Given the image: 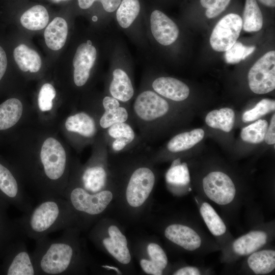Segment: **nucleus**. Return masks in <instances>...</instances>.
Instances as JSON below:
<instances>
[{
    "mask_svg": "<svg viewBox=\"0 0 275 275\" xmlns=\"http://www.w3.org/2000/svg\"><path fill=\"white\" fill-rule=\"evenodd\" d=\"M147 88L164 98L177 102L186 100L190 93L186 84L169 76H159L153 79Z\"/></svg>",
    "mask_w": 275,
    "mask_h": 275,
    "instance_id": "obj_15",
    "label": "nucleus"
},
{
    "mask_svg": "<svg viewBox=\"0 0 275 275\" xmlns=\"http://www.w3.org/2000/svg\"><path fill=\"white\" fill-rule=\"evenodd\" d=\"M265 142L268 145L275 143V115L273 114L268 126L265 138Z\"/></svg>",
    "mask_w": 275,
    "mask_h": 275,
    "instance_id": "obj_43",
    "label": "nucleus"
},
{
    "mask_svg": "<svg viewBox=\"0 0 275 275\" xmlns=\"http://www.w3.org/2000/svg\"><path fill=\"white\" fill-rule=\"evenodd\" d=\"M249 267L256 274H265L275 268V252L265 250L255 252L248 259Z\"/></svg>",
    "mask_w": 275,
    "mask_h": 275,
    "instance_id": "obj_25",
    "label": "nucleus"
},
{
    "mask_svg": "<svg viewBox=\"0 0 275 275\" xmlns=\"http://www.w3.org/2000/svg\"><path fill=\"white\" fill-rule=\"evenodd\" d=\"M191 189L190 188H189V191H191Z\"/></svg>",
    "mask_w": 275,
    "mask_h": 275,
    "instance_id": "obj_50",
    "label": "nucleus"
},
{
    "mask_svg": "<svg viewBox=\"0 0 275 275\" xmlns=\"http://www.w3.org/2000/svg\"><path fill=\"white\" fill-rule=\"evenodd\" d=\"M68 35V24L63 18L57 17L46 28L44 36L47 46L58 50L65 45Z\"/></svg>",
    "mask_w": 275,
    "mask_h": 275,
    "instance_id": "obj_21",
    "label": "nucleus"
},
{
    "mask_svg": "<svg viewBox=\"0 0 275 275\" xmlns=\"http://www.w3.org/2000/svg\"><path fill=\"white\" fill-rule=\"evenodd\" d=\"M97 1L102 4L105 11L111 13L118 8L121 0H78V5L82 9L89 8L94 2Z\"/></svg>",
    "mask_w": 275,
    "mask_h": 275,
    "instance_id": "obj_40",
    "label": "nucleus"
},
{
    "mask_svg": "<svg viewBox=\"0 0 275 275\" xmlns=\"http://www.w3.org/2000/svg\"><path fill=\"white\" fill-rule=\"evenodd\" d=\"M16 169L0 155V200L8 206H13L23 213L33 207L32 200Z\"/></svg>",
    "mask_w": 275,
    "mask_h": 275,
    "instance_id": "obj_6",
    "label": "nucleus"
},
{
    "mask_svg": "<svg viewBox=\"0 0 275 275\" xmlns=\"http://www.w3.org/2000/svg\"><path fill=\"white\" fill-rule=\"evenodd\" d=\"M141 9L139 0H122L116 12V19L121 27L129 28L138 16Z\"/></svg>",
    "mask_w": 275,
    "mask_h": 275,
    "instance_id": "obj_30",
    "label": "nucleus"
},
{
    "mask_svg": "<svg viewBox=\"0 0 275 275\" xmlns=\"http://www.w3.org/2000/svg\"><path fill=\"white\" fill-rule=\"evenodd\" d=\"M275 109V101L270 99H263L260 100L251 109L245 111L242 115V120L247 123L255 121L261 117L272 112Z\"/></svg>",
    "mask_w": 275,
    "mask_h": 275,
    "instance_id": "obj_34",
    "label": "nucleus"
},
{
    "mask_svg": "<svg viewBox=\"0 0 275 275\" xmlns=\"http://www.w3.org/2000/svg\"><path fill=\"white\" fill-rule=\"evenodd\" d=\"M22 144L14 141L15 150L8 159L38 200L63 197L72 163L67 146L49 131L33 132Z\"/></svg>",
    "mask_w": 275,
    "mask_h": 275,
    "instance_id": "obj_1",
    "label": "nucleus"
},
{
    "mask_svg": "<svg viewBox=\"0 0 275 275\" xmlns=\"http://www.w3.org/2000/svg\"><path fill=\"white\" fill-rule=\"evenodd\" d=\"M204 136V131L201 128L178 133L168 142L162 151L171 154L185 151L199 143Z\"/></svg>",
    "mask_w": 275,
    "mask_h": 275,
    "instance_id": "obj_20",
    "label": "nucleus"
},
{
    "mask_svg": "<svg viewBox=\"0 0 275 275\" xmlns=\"http://www.w3.org/2000/svg\"><path fill=\"white\" fill-rule=\"evenodd\" d=\"M108 232L109 238L113 242L122 246L127 245V241L125 236L117 226H111L108 229Z\"/></svg>",
    "mask_w": 275,
    "mask_h": 275,
    "instance_id": "obj_41",
    "label": "nucleus"
},
{
    "mask_svg": "<svg viewBox=\"0 0 275 275\" xmlns=\"http://www.w3.org/2000/svg\"><path fill=\"white\" fill-rule=\"evenodd\" d=\"M91 146L92 154L88 162L81 167L72 161L71 167L82 186L88 191L97 192L105 185L107 177L106 164L108 153L102 132Z\"/></svg>",
    "mask_w": 275,
    "mask_h": 275,
    "instance_id": "obj_5",
    "label": "nucleus"
},
{
    "mask_svg": "<svg viewBox=\"0 0 275 275\" xmlns=\"http://www.w3.org/2000/svg\"><path fill=\"white\" fill-rule=\"evenodd\" d=\"M102 243L106 250L120 263L127 264L131 260V256L127 246L115 243L110 238H105Z\"/></svg>",
    "mask_w": 275,
    "mask_h": 275,
    "instance_id": "obj_36",
    "label": "nucleus"
},
{
    "mask_svg": "<svg viewBox=\"0 0 275 275\" xmlns=\"http://www.w3.org/2000/svg\"><path fill=\"white\" fill-rule=\"evenodd\" d=\"M107 95L120 102L131 105L133 99L134 88L129 75L120 68L115 69L112 72L107 85Z\"/></svg>",
    "mask_w": 275,
    "mask_h": 275,
    "instance_id": "obj_17",
    "label": "nucleus"
},
{
    "mask_svg": "<svg viewBox=\"0 0 275 275\" xmlns=\"http://www.w3.org/2000/svg\"><path fill=\"white\" fill-rule=\"evenodd\" d=\"M109 155H116L133 150L144 143L134 126L128 122L115 124L102 132Z\"/></svg>",
    "mask_w": 275,
    "mask_h": 275,
    "instance_id": "obj_10",
    "label": "nucleus"
},
{
    "mask_svg": "<svg viewBox=\"0 0 275 275\" xmlns=\"http://www.w3.org/2000/svg\"><path fill=\"white\" fill-rule=\"evenodd\" d=\"M22 101L12 97L0 104V138L13 132L22 120L24 113Z\"/></svg>",
    "mask_w": 275,
    "mask_h": 275,
    "instance_id": "obj_18",
    "label": "nucleus"
},
{
    "mask_svg": "<svg viewBox=\"0 0 275 275\" xmlns=\"http://www.w3.org/2000/svg\"><path fill=\"white\" fill-rule=\"evenodd\" d=\"M113 197L112 193L108 190L90 193L81 185L77 175L71 167L63 198L68 202L76 213H82L87 216L99 215L106 209Z\"/></svg>",
    "mask_w": 275,
    "mask_h": 275,
    "instance_id": "obj_4",
    "label": "nucleus"
},
{
    "mask_svg": "<svg viewBox=\"0 0 275 275\" xmlns=\"http://www.w3.org/2000/svg\"><path fill=\"white\" fill-rule=\"evenodd\" d=\"M147 252L151 261L163 271L168 264L167 256L163 249L155 243H150L147 246Z\"/></svg>",
    "mask_w": 275,
    "mask_h": 275,
    "instance_id": "obj_38",
    "label": "nucleus"
},
{
    "mask_svg": "<svg viewBox=\"0 0 275 275\" xmlns=\"http://www.w3.org/2000/svg\"><path fill=\"white\" fill-rule=\"evenodd\" d=\"M48 21L49 15L46 9L39 5L34 6L25 11L20 17L22 25L31 31L44 29Z\"/></svg>",
    "mask_w": 275,
    "mask_h": 275,
    "instance_id": "obj_26",
    "label": "nucleus"
},
{
    "mask_svg": "<svg viewBox=\"0 0 275 275\" xmlns=\"http://www.w3.org/2000/svg\"><path fill=\"white\" fill-rule=\"evenodd\" d=\"M259 1L267 7H274L275 6V0H259Z\"/></svg>",
    "mask_w": 275,
    "mask_h": 275,
    "instance_id": "obj_47",
    "label": "nucleus"
},
{
    "mask_svg": "<svg viewBox=\"0 0 275 275\" xmlns=\"http://www.w3.org/2000/svg\"><path fill=\"white\" fill-rule=\"evenodd\" d=\"M169 183L177 185H186L190 182V176L186 163L171 166L166 175Z\"/></svg>",
    "mask_w": 275,
    "mask_h": 275,
    "instance_id": "obj_35",
    "label": "nucleus"
},
{
    "mask_svg": "<svg viewBox=\"0 0 275 275\" xmlns=\"http://www.w3.org/2000/svg\"><path fill=\"white\" fill-rule=\"evenodd\" d=\"M56 96V91L53 85L49 83L43 84L38 95L39 111L43 114L49 113L53 108V100Z\"/></svg>",
    "mask_w": 275,
    "mask_h": 275,
    "instance_id": "obj_33",
    "label": "nucleus"
},
{
    "mask_svg": "<svg viewBox=\"0 0 275 275\" xmlns=\"http://www.w3.org/2000/svg\"><path fill=\"white\" fill-rule=\"evenodd\" d=\"M231 0H200L202 6L206 9V16L213 18L224 11Z\"/></svg>",
    "mask_w": 275,
    "mask_h": 275,
    "instance_id": "obj_37",
    "label": "nucleus"
},
{
    "mask_svg": "<svg viewBox=\"0 0 275 275\" xmlns=\"http://www.w3.org/2000/svg\"><path fill=\"white\" fill-rule=\"evenodd\" d=\"M96 58L97 50L91 41L78 46L72 61L73 81L76 87L84 88L88 84Z\"/></svg>",
    "mask_w": 275,
    "mask_h": 275,
    "instance_id": "obj_14",
    "label": "nucleus"
},
{
    "mask_svg": "<svg viewBox=\"0 0 275 275\" xmlns=\"http://www.w3.org/2000/svg\"><path fill=\"white\" fill-rule=\"evenodd\" d=\"M14 60L23 72L36 73L42 66V60L38 52L24 44L17 46L13 51Z\"/></svg>",
    "mask_w": 275,
    "mask_h": 275,
    "instance_id": "obj_23",
    "label": "nucleus"
},
{
    "mask_svg": "<svg viewBox=\"0 0 275 275\" xmlns=\"http://www.w3.org/2000/svg\"><path fill=\"white\" fill-rule=\"evenodd\" d=\"M64 133L70 144L77 152L92 145L101 132L96 118L87 111H74L65 120Z\"/></svg>",
    "mask_w": 275,
    "mask_h": 275,
    "instance_id": "obj_7",
    "label": "nucleus"
},
{
    "mask_svg": "<svg viewBox=\"0 0 275 275\" xmlns=\"http://www.w3.org/2000/svg\"><path fill=\"white\" fill-rule=\"evenodd\" d=\"M164 235L169 240L186 250H195L201 244V239L197 232L184 225H170L166 229Z\"/></svg>",
    "mask_w": 275,
    "mask_h": 275,
    "instance_id": "obj_19",
    "label": "nucleus"
},
{
    "mask_svg": "<svg viewBox=\"0 0 275 275\" xmlns=\"http://www.w3.org/2000/svg\"><path fill=\"white\" fill-rule=\"evenodd\" d=\"M251 91L264 94L275 88V51H270L261 57L251 67L248 75Z\"/></svg>",
    "mask_w": 275,
    "mask_h": 275,
    "instance_id": "obj_11",
    "label": "nucleus"
},
{
    "mask_svg": "<svg viewBox=\"0 0 275 275\" xmlns=\"http://www.w3.org/2000/svg\"><path fill=\"white\" fill-rule=\"evenodd\" d=\"M150 22L152 35L161 45H170L177 39L179 30L177 24L162 12L154 10L151 14Z\"/></svg>",
    "mask_w": 275,
    "mask_h": 275,
    "instance_id": "obj_16",
    "label": "nucleus"
},
{
    "mask_svg": "<svg viewBox=\"0 0 275 275\" xmlns=\"http://www.w3.org/2000/svg\"><path fill=\"white\" fill-rule=\"evenodd\" d=\"M21 233L35 241L59 230L73 227L77 213L63 197H51L39 201L28 212L14 219Z\"/></svg>",
    "mask_w": 275,
    "mask_h": 275,
    "instance_id": "obj_3",
    "label": "nucleus"
},
{
    "mask_svg": "<svg viewBox=\"0 0 275 275\" xmlns=\"http://www.w3.org/2000/svg\"><path fill=\"white\" fill-rule=\"evenodd\" d=\"M203 187L206 196L219 205H227L234 199L235 185L227 174L222 172L209 173L203 179Z\"/></svg>",
    "mask_w": 275,
    "mask_h": 275,
    "instance_id": "obj_13",
    "label": "nucleus"
},
{
    "mask_svg": "<svg viewBox=\"0 0 275 275\" xmlns=\"http://www.w3.org/2000/svg\"><path fill=\"white\" fill-rule=\"evenodd\" d=\"M102 267H103V268H105L106 269H114L115 271H116L118 273H120V271H119L118 268H117L116 267H112V266H108V265H102Z\"/></svg>",
    "mask_w": 275,
    "mask_h": 275,
    "instance_id": "obj_48",
    "label": "nucleus"
},
{
    "mask_svg": "<svg viewBox=\"0 0 275 275\" xmlns=\"http://www.w3.org/2000/svg\"><path fill=\"white\" fill-rule=\"evenodd\" d=\"M267 237L265 232L251 231L234 241L232 244L233 251L239 255L251 254L266 243Z\"/></svg>",
    "mask_w": 275,
    "mask_h": 275,
    "instance_id": "obj_22",
    "label": "nucleus"
},
{
    "mask_svg": "<svg viewBox=\"0 0 275 275\" xmlns=\"http://www.w3.org/2000/svg\"><path fill=\"white\" fill-rule=\"evenodd\" d=\"M234 121L235 113L228 107L213 110L208 113L205 118V122L208 126L226 132L232 129Z\"/></svg>",
    "mask_w": 275,
    "mask_h": 275,
    "instance_id": "obj_28",
    "label": "nucleus"
},
{
    "mask_svg": "<svg viewBox=\"0 0 275 275\" xmlns=\"http://www.w3.org/2000/svg\"><path fill=\"white\" fill-rule=\"evenodd\" d=\"M24 237L13 240L4 249L0 257V274L37 275Z\"/></svg>",
    "mask_w": 275,
    "mask_h": 275,
    "instance_id": "obj_8",
    "label": "nucleus"
},
{
    "mask_svg": "<svg viewBox=\"0 0 275 275\" xmlns=\"http://www.w3.org/2000/svg\"><path fill=\"white\" fill-rule=\"evenodd\" d=\"M255 49L254 46H244V53L243 56V60H244L246 57L252 53Z\"/></svg>",
    "mask_w": 275,
    "mask_h": 275,
    "instance_id": "obj_46",
    "label": "nucleus"
},
{
    "mask_svg": "<svg viewBox=\"0 0 275 275\" xmlns=\"http://www.w3.org/2000/svg\"><path fill=\"white\" fill-rule=\"evenodd\" d=\"M8 207L9 206L0 200V257L9 242L18 237L24 236L14 219H11L8 216Z\"/></svg>",
    "mask_w": 275,
    "mask_h": 275,
    "instance_id": "obj_24",
    "label": "nucleus"
},
{
    "mask_svg": "<svg viewBox=\"0 0 275 275\" xmlns=\"http://www.w3.org/2000/svg\"><path fill=\"white\" fill-rule=\"evenodd\" d=\"M76 232L70 227L56 239L47 235L35 241L31 254L37 275H65L76 271L79 262Z\"/></svg>",
    "mask_w": 275,
    "mask_h": 275,
    "instance_id": "obj_2",
    "label": "nucleus"
},
{
    "mask_svg": "<svg viewBox=\"0 0 275 275\" xmlns=\"http://www.w3.org/2000/svg\"><path fill=\"white\" fill-rule=\"evenodd\" d=\"M173 274L175 275H199L200 271L197 267L187 266L179 269Z\"/></svg>",
    "mask_w": 275,
    "mask_h": 275,
    "instance_id": "obj_44",
    "label": "nucleus"
},
{
    "mask_svg": "<svg viewBox=\"0 0 275 275\" xmlns=\"http://www.w3.org/2000/svg\"><path fill=\"white\" fill-rule=\"evenodd\" d=\"M140 265L143 270L147 273L153 275H161L162 270L159 269L151 260L142 259Z\"/></svg>",
    "mask_w": 275,
    "mask_h": 275,
    "instance_id": "obj_42",
    "label": "nucleus"
},
{
    "mask_svg": "<svg viewBox=\"0 0 275 275\" xmlns=\"http://www.w3.org/2000/svg\"><path fill=\"white\" fill-rule=\"evenodd\" d=\"M200 213L210 232L214 236H221L226 231V227L213 208L208 203H203Z\"/></svg>",
    "mask_w": 275,
    "mask_h": 275,
    "instance_id": "obj_31",
    "label": "nucleus"
},
{
    "mask_svg": "<svg viewBox=\"0 0 275 275\" xmlns=\"http://www.w3.org/2000/svg\"><path fill=\"white\" fill-rule=\"evenodd\" d=\"M268 126L266 120L259 119L242 128L241 138L243 141L251 144L262 143L264 140Z\"/></svg>",
    "mask_w": 275,
    "mask_h": 275,
    "instance_id": "obj_32",
    "label": "nucleus"
},
{
    "mask_svg": "<svg viewBox=\"0 0 275 275\" xmlns=\"http://www.w3.org/2000/svg\"><path fill=\"white\" fill-rule=\"evenodd\" d=\"M244 45L236 42L233 45L225 51V58L229 64H237L243 60Z\"/></svg>",
    "mask_w": 275,
    "mask_h": 275,
    "instance_id": "obj_39",
    "label": "nucleus"
},
{
    "mask_svg": "<svg viewBox=\"0 0 275 275\" xmlns=\"http://www.w3.org/2000/svg\"><path fill=\"white\" fill-rule=\"evenodd\" d=\"M242 27V18L235 13L223 17L213 29L210 44L214 50L226 51L236 42Z\"/></svg>",
    "mask_w": 275,
    "mask_h": 275,
    "instance_id": "obj_12",
    "label": "nucleus"
},
{
    "mask_svg": "<svg viewBox=\"0 0 275 275\" xmlns=\"http://www.w3.org/2000/svg\"><path fill=\"white\" fill-rule=\"evenodd\" d=\"M7 67V59L6 52L0 46V81L4 76Z\"/></svg>",
    "mask_w": 275,
    "mask_h": 275,
    "instance_id": "obj_45",
    "label": "nucleus"
},
{
    "mask_svg": "<svg viewBox=\"0 0 275 275\" xmlns=\"http://www.w3.org/2000/svg\"><path fill=\"white\" fill-rule=\"evenodd\" d=\"M52 1H53L54 2H59V1H62V0H52Z\"/></svg>",
    "mask_w": 275,
    "mask_h": 275,
    "instance_id": "obj_49",
    "label": "nucleus"
},
{
    "mask_svg": "<svg viewBox=\"0 0 275 275\" xmlns=\"http://www.w3.org/2000/svg\"><path fill=\"white\" fill-rule=\"evenodd\" d=\"M155 181V176L150 167L137 165L129 175L126 197L129 205L133 207L141 206L152 191Z\"/></svg>",
    "mask_w": 275,
    "mask_h": 275,
    "instance_id": "obj_9",
    "label": "nucleus"
},
{
    "mask_svg": "<svg viewBox=\"0 0 275 275\" xmlns=\"http://www.w3.org/2000/svg\"><path fill=\"white\" fill-rule=\"evenodd\" d=\"M130 106L129 104H124L118 108L103 113L97 120L100 132L104 131L111 126L118 123L128 122L133 126Z\"/></svg>",
    "mask_w": 275,
    "mask_h": 275,
    "instance_id": "obj_27",
    "label": "nucleus"
},
{
    "mask_svg": "<svg viewBox=\"0 0 275 275\" xmlns=\"http://www.w3.org/2000/svg\"><path fill=\"white\" fill-rule=\"evenodd\" d=\"M242 21L245 32H258L262 29V14L256 0H245Z\"/></svg>",
    "mask_w": 275,
    "mask_h": 275,
    "instance_id": "obj_29",
    "label": "nucleus"
}]
</instances>
